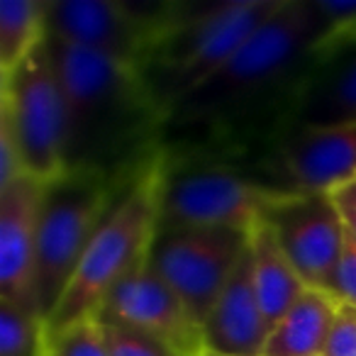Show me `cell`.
I'll use <instances>...</instances> for the list:
<instances>
[{
    "instance_id": "e0dca14e",
    "label": "cell",
    "mask_w": 356,
    "mask_h": 356,
    "mask_svg": "<svg viewBox=\"0 0 356 356\" xmlns=\"http://www.w3.org/2000/svg\"><path fill=\"white\" fill-rule=\"evenodd\" d=\"M339 300L307 288L296 305L271 327L261 356H322Z\"/></svg>"
},
{
    "instance_id": "7402d4cb",
    "label": "cell",
    "mask_w": 356,
    "mask_h": 356,
    "mask_svg": "<svg viewBox=\"0 0 356 356\" xmlns=\"http://www.w3.org/2000/svg\"><path fill=\"white\" fill-rule=\"evenodd\" d=\"M100 322H103L110 356H178L166 344L144 334V332H137L127 325H120V322H108V320H100Z\"/></svg>"
},
{
    "instance_id": "8fae6325",
    "label": "cell",
    "mask_w": 356,
    "mask_h": 356,
    "mask_svg": "<svg viewBox=\"0 0 356 356\" xmlns=\"http://www.w3.org/2000/svg\"><path fill=\"white\" fill-rule=\"evenodd\" d=\"M264 222L273 229L305 286L332 296L346 234L330 195L286 193L268 210Z\"/></svg>"
},
{
    "instance_id": "ac0fdd59",
    "label": "cell",
    "mask_w": 356,
    "mask_h": 356,
    "mask_svg": "<svg viewBox=\"0 0 356 356\" xmlns=\"http://www.w3.org/2000/svg\"><path fill=\"white\" fill-rule=\"evenodd\" d=\"M47 40V0L0 3V81L10 79L22 61Z\"/></svg>"
},
{
    "instance_id": "3957f363",
    "label": "cell",
    "mask_w": 356,
    "mask_h": 356,
    "mask_svg": "<svg viewBox=\"0 0 356 356\" xmlns=\"http://www.w3.org/2000/svg\"><path fill=\"white\" fill-rule=\"evenodd\" d=\"M281 0H220L210 6H176L142 76L161 113L213 79L242 42L271 15Z\"/></svg>"
},
{
    "instance_id": "ffe728a7",
    "label": "cell",
    "mask_w": 356,
    "mask_h": 356,
    "mask_svg": "<svg viewBox=\"0 0 356 356\" xmlns=\"http://www.w3.org/2000/svg\"><path fill=\"white\" fill-rule=\"evenodd\" d=\"M0 356H47V322L37 312L0 300Z\"/></svg>"
},
{
    "instance_id": "cb8c5ba5",
    "label": "cell",
    "mask_w": 356,
    "mask_h": 356,
    "mask_svg": "<svg viewBox=\"0 0 356 356\" xmlns=\"http://www.w3.org/2000/svg\"><path fill=\"white\" fill-rule=\"evenodd\" d=\"M332 296L339 302L356 305V242L351 237H344V249H341L339 266H337L334 273Z\"/></svg>"
},
{
    "instance_id": "6da1fadb",
    "label": "cell",
    "mask_w": 356,
    "mask_h": 356,
    "mask_svg": "<svg viewBox=\"0 0 356 356\" xmlns=\"http://www.w3.org/2000/svg\"><path fill=\"white\" fill-rule=\"evenodd\" d=\"M66 105V171L132 184L163 152L166 115L132 66L47 37Z\"/></svg>"
},
{
    "instance_id": "277c9868",
    "label": "cell",
    "mask_w": 356,
    "mask_h": 356,
    "mask_svg": "<svg viewBox=\"0 0 356 356\" xmlns=\"http://www.w3.org/2000/svg\"><path fill=\"white\" fill-rule=\"evenodd\" d=\"M163 152L147 171L124 186L120 198L93 234L59 305L47 320V332L98 317L105 298L127 273L149 259L159 232Z\"/></svg>"
},
{
    "instance_id": "484cf974",
    "label": "cell",
    "mask_w": 356,
    "mask_h": 356,
    "mask_svg": "<svg viewBox=\"0 0 356 356\" xmlns=\"http://www.w3.org/2000/svg\"><path fill=\"white\" fill-rule=\"evenodd\" d=\"M195 356H225V354H218V351L208 349V346H200V349H198V354H195Z\"/></svg>"
},
{
    "instance_id": "52a82bcc",
    "label": "cell",
    "mask_w": 356,
    "mask_h": 356,
    "mask_svg": "<svg viewBox=\"0 0 356 356\" xmlns=\"http://www.w3.org/2000/svg\"><path fill=\"white\" fill-rule=\"evenodd\" d=\"M0 118L13 127L25 173L44 184L66 173V105L47 40L0 81Z\"/></svg>"
},
{
    "instance_id": "8992f818",
    "label": "cell",
    "mask_w": 356,
    "mask_h": 356,
    "mask_svg": "<svg viewBox=\"0 0 356 356\" xmlns=\"http://www.w3.org/2000/svg\"><path fill=\"white\" fill-rule=\"evenodd\" d=\"M264 178L244 176L225 163H173L163 152L159 229L229 227L252 232L283 198Z\"/></svg>"
},
{
    "instance_id": "5b68a950",
    "label": "cell",
    "mask_w": 356,
    "mask_h": 356,
    "mask_svg": "<svg viewBox=\"0 0 356 356\" xmlns=\"http://www.w3.org/2000/svg\"><path fill=\"white\" fill-rule=\"evenodd\" d=\"M122 191L124 186L88 171H66L47 184L35 273L37 310L44 322L59 305L90 239Z\"/></svg>"
},
{
    "instance_id": "d4e9b609",
    "label": "cell",
    "mask_w": 356,
    "mask_h": 356,
    "mask_svg": "<svg viewBox=\"0 0 356 356\" xmlns=\"http://www.w3.org/2000/svg\"><path fill=\"white\" fill-rule=\"evenodd\" d=\"M330 198L334 203L337 213H339L346 237H351L356 242V178L349 181V184L339 186L337 191H332Z\"/></svg>"
},
{
    "instance_id": "2e32d148",
    "label": "cell",
    "mask_w": 356,
    "mask_h": 356,
    "mask_svg": "<svg viewBox=\"0 0 356 356\" xmlns=\"http://www.w3.org/2000/svg\"><path fill=\"white\" fill-rule=\"evenodd\" d=\"M249 254H252V276L259 302L264 307L268 327H273L296 305L307 286L266 222H259L249 234Z\"/></svg>"
},
{
    "instance_id": "7a4b0ae2",
    "label": "cell",
    "mask_w": 356,
    "mask_h": 356,
    "mask_svg": "<svg viewBox=\"0 0 356 356\" xmlns=\"http://www.w3.org/2000/svg\"><path fill=\"white\" fill-rule=\"evenodd\" d=\"M317 37L320 20L310 0H281L222 69L171 110L166 132L181 127L215 134L273 95L293 105L298 88L312 74L307 66L320 64Z\"/></svg>"
},
{
    "instance_id": "ba28073f",
    "label": "cell",
    "mask_w": 356,
    "mask_h": 356,
    "mask_svg": "<svg viewBox=\"0 0 356 356\" xmlns=\"http://www.w3.org/2000/svg\"><path fill=\"white\" fill-rule=\"evenodd\" d=\"M171 8L173 3L144 8L124 0H47V37L142 74L166 30Z\"/></svg>"
},
{
    "instance_id": "d6986e66",
    "label": "cell",
    "mask_w": 356,
    "mask_h": 356,
    "mask_svg": "<svg viewBox=\"0 0 356 356\" xmlns=\"http://www.w3.org/2000/svg\"><path fill=\"white\" fill-rule=\"evenodd\" d=\"M320 20L317 61L330 64L341 51H356V0H310Z\"/></svg>"
},
{
    "instance_id": "4fadbf2b",
    "label": "cell",
    "mask_w": 356,
    "mask_h": 356,
    "mask_svg": "<svg viewBox=\"0 0 356 356\" xmlns=\"http://www.w3.org/2000/svg\"><path fill=\"white\" fill-rule=\"evenodd\" d=\"M44 193L47 184L30 173L0 191V300L37 315L35 273Z\"/></svg>"
},
{
    "instance_id": "7c38bea8",
    "label": "cell",
    "mask_w": 356,
    "mask_h": 356,
    "mask_svg": "<svg viewBox=\"0 0 356 356\" xmlns=\"http://www.w3.org/2000/svg\"><path fill=\"white\" fill-rule=\"evenodd\" d=\"M98 317L144 332L178 356H195L203 346V327L173 288L149 266V259L110 291Z\"/></svg>"
},
{
    "instance_id": "30bf717a",
    "label": "cell",
    "mask_w": 356,
    "mask_h": 356,
    "mask_svg": "<svg viewBox=\"0 0 356 356\" xmlns=\"http://www.w3.org/2000/svg\"><path fill=\"white\" fill-rule=\"evenodd\" d=\"M266 184L283 193L330 195L356 178V122L293 127L271 156Z\"/></svg>"
},
{
    "instance_id": "44dd1931",
    "label": "cell",
    "mask_w": 356,
    "mask_h": 356,
    "mask_svg": "<svg viewBox=\"0 0 356 356\" xmlns=\"http://www.w3.org/2000/svg\"><path fill=\"white\" fill-rule=\"evenodd\" d=\"M47 356H110L103 322L98 317L47 332Z\"/></svg>"
},
{
    "instance_id": "5bb4252c",
    "label": "cell",
    "mask_w": 356,
    "mask_h": 356,
    "mask_svg": "<svg viewBox=\"0 0 356 356\" xmlns=\"http://www.w3.org/2000/svg\"><path fill=\"white\" fill-rule=\"evenodd\" d=\"M264 307L252 276L249 247L203 325V346L225 356H261L268 339Z\"/></svg>"
},
{
    "instance_id": "9c48e42d",
    "label": "cell",
    "mask_w": 356,
    "mask_h": 356,
    "mask_svg": "<svg viewBox=\"0 0 356 356\" xmlns=\"http://www.w3.org/2000/svg\"><path fill=\"white\" fill-rule=\"evenodd\" d=\"M249 234L229 227L159 229L149 252V266L173 288L203 327L247 252Z\"/></svg>"
},
{
    "instance_id": "603a6c76",
    "label": "cell",
    "mask_w": 356,
    "mask_h": 356,
    "mask_svg": "<svg viewBox=\"0 0 356 356\" xmlns=\"http://www.w3.org/2000/svg\"><path fill=\"white\" fill-rule=\"evenodd\" d=\"M322 356H356V305L339 302Z\"/></svg>"
},
{
    "instance_id": "9a60e30c",
    "label": "cell",
    "mask_w": 356,
    "mask_h": 356,
    "mask_svg": "<svg viewBox=\"0 0 356 356\" xmlns=\"http://www.w3.org/2000/svg\"><path fill=\"white\" fill-rule=\"evenodd\" d=\"M332 69L310 74L293 100V127L356 122V51ZM330 66V64H325Z\"/></svg>"
}]
</instances>
